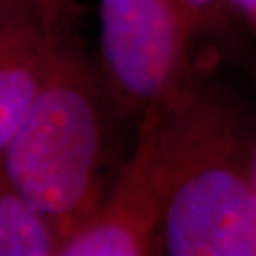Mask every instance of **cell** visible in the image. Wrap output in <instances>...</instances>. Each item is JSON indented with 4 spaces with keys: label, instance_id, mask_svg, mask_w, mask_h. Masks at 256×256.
Masks as SVG:
<instances>
[{
    "label": "cell",
    "instance_id": "cell-5",
    "mask_svg": "<svg viewBox=\"0 0 256 256\" xmlns=\"http://www.w3.org/2000/svg\"><path fill=\"white\" fill-rule=\"evenodd\" d=\"M160 226L162 193L152 143L136 125L132 153L96 208L64 238L58 256L158 254Z\"/></svg>",
    "mask_w": 256,
    "mask_h": 256
},
{
    "label": "cell",
    "instance_id": "cell-2",
    "mask_svg": "<svg viewBox=\"0 0 256 256\" xmlns=\"http://www.w3.org/2000/svg\"><path fill=\"white\" fill-rule=\"evenodd\" d=\"M122 122L76 32L0 155L5 173L64 238L114 182L112 128Z\"/></svg>",
    "mask_w": 256,
    "mask_h": 256
},
{
    "label": "cell",
    "instance_id": "cell-8",
    "mask_svg": "<svg viewBox=\"0 0 256 256\" xmlns=\"http://www.w3.org/2000/svg\"><path fill=\"white\" fill-rule=\"evenodd\" d=\"M230 4L256 42V0H230Z\"/></svg>",
    "mask_w": 256,
    "mask_h": 256
},
{
    "label": "cell",
    "instance_id": "cell-4",
    "mask_svg": "<svg viewBox=\"0 0 256 256\" xmlns=\"http://www.w3.org/2000/svg\"><path fill=\"white\" fill-rule=\"evenodd\" d=\"M74 0H0V155L78 32Z\"/></svg>",
    "mask_w": 256,
    "mask_h": 256
},
{
    "label": "cell",
    "instance_id": "cell-3",
    "mask_svg": "<svg viewBox=\"0 0 256 256\" xmlns=\"http://www.w3.org/2000/svg\"><path fill=\"white\" fill-rule=\"evenodd\" d=\"M100 85L122 122L138 125L185 78L204 45L172 0H98Z\"/></svg>",
    "mask_w": 256,
    "mask_h": 256
},
{
    "label": "cell",
    "instance_id": "cell-6",
    "mask_svg": "<svg viewBox=\"0 0 256 256\" xmlns=\"http://www.w3.org/2000/svg\"><path fill=\"white\" fill-rule=\"evenodd\" d=\"M62 234L0 163V256H58Z\"/></svg>",
    "mask_w": 256,
    "mask_h": 256
},
{
    "label": "cell",
    "instance_id": "cell-7",
    "mask_svg": "<svg viewBox=\"0 0 256 256\" xmlns=\"http://www.w3.org/2000/svg\"><path fill=\"white\" fill-rule=\"evenodd\" d=\"M190 15L204 48L256 84V42L230 0H172Z\"/></svg>",
    "mask_w": 256,
    "mask_h": 256
},
{
    "label": "cell",
    "instance_id": "cell-1",
    "mask_svg": "<svg viewBox=\"0 0 256 256\" xmlns=\"http://www.w3.org/2000/svg\"><path fill=\"white\" fill-rule=\"evenodd\" d=\"M203 48L143 115L162 193L158 254L256 256V106Z\"/></svg>",
    "mask_w": 256,
    "mask_h": 256
},
{
    "label": "cell",
    "instance_id": "cell-9",
    "mask_svg": "<svg viewBox=\"0 0 256 256\" xmlns=\"http://www.w3.org/2000/svg\"><path fill=\"white\" fill-rule=\"evenodd\" d=\"M252 178H253V186L256 192V142L253 148V156H252Z\"/></svg>",
    "mask_w": 256,
    "mask_h": 256
}]
</instances>
